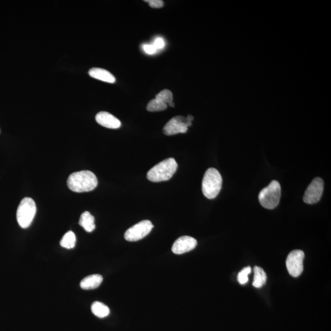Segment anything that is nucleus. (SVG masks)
Here are the masks:
<instances>
[{
	"mask_svg": "<svg viewBox=\"0 0 331 331\" xmlns=\"http://www.w3.org/2000/svg\"><path fill=\"white\" fill-rule=\"evenodd\" d=\"M167 107H168V104L165 102H161L157 99H154L147 104V109L149 112H158V111L166 109Z\"/></svg>",
	"mask_w": 331,
	"mask_h": 331,
	"instance_id": "18",
	"label": "nucleus"
},
{
	"mask_svg": "<svg viewBox=\"0 0 331 331\" xmlns=\"http://www.w3.org/2000/svg\"><path fill=\"white\" fill-rule=\"evenodd\" d=\"M88 74L94 79L101 81L113 83L116 82V78L110 72L102 68H94L90 69Z\"/></svg>",
	"mask_w": 331,
	"mask_h": 331,
	"instance_id": "12",
	"label": "nucleus"
},
{
	"mask_svg": "<svg viewBox=\"0 0 331 331\" xmlns=\"http://www.w3.org/2000/svg\"><path fill=\"white\" fill-rule=\"evenodd\" d=\"M102 277L99 274H93L84 278L80 282L83 290H93L99 287L102 282Z\"/></svg>",
	"mask_w": 331,
	"mask_h": 331,
	"instance_id": "13",
	"label": "nucleus"
},
{
	"mask_svg": "<svg viewBox=\"0 0 331 331\" xmlns=\"http://www.w3.org/2000/svg\"><path fill=\"white\" fill-rule=\"evenodd\" d=\"M197 241L190 236H182L177 239L172 247V251L176 255H181L191 251L197 246Z\"/></svg>",
	"mask_w": 331,
	"mask_h": 331,
	"instance_id": "10",
	"label": "nucleus"
},
{
	"mask_svg": "<svg viewBox=\"0 0 331 331\" xmlns=\"http://www.w3.org/2000/svg\"><path fill=\"white\" fill-rule=\"evenodd\" d=\"M186 119H187L188 121L191 122L194 119V118L193 116L189 115L187 116V118H186Z\"/></svg>",
	"mask_w": 331,
	"mask_h": 331,
	"instance_id": "24",
	"label": "nucleus"
},
{
	"mask_svg": "<svg viewBox=\"0 0 331 331\" xmlns=\"http://www.w3.org/2000/svg\"><path fill=\"white\" fill-rule=\"evenodd\" d=\"M145 2H149V6L152 8H160L164 6L162 0H145Z\"/></svg>",
	"mask_w": 331,
	"mask_h": 331,
	"instance_id": "21",
	"label": "nucleus"
},
{
	"mask_svg": "<svg viewBox=\"0 0 331 331\" xmlns=\"http://www.w3.org/2000/svg\"><path fill=\"white\" fill-rule=\"evenodd\" d=\"M222 177L215 168L208 169L202 182V190L204 195L209 199L215 198L220 191Z\"/></svg>",
	"mask_w": 331,
	"mask_h": 331,
	"instance_id": "3",
	"label": "nucleus"
},
{
	"mask_svg": "<svg viewBox=\"0 0 331 331\" xmlns=\"http://www.w3.org/2000/svg\"><path fill=\"white\" fill-rule=\"evenodd\" d=\"M76 238L73 232H68L60 241V246L67 249H73L76 246Z\"/></svg>",
	"mask_w": 331,
	"mask_h": 331,
	"instance_id": "17",
	"label": "nucleus"
},
{
	"mask_svg": "<svg viewBox=\"0 0 331 331\" xmlns=\"http://www.w3.org/2000/svg\"><path fill=\"white\" fill-rule=\"evenodd\" d=\"M304 257V253L300 250H293L288 255L286 258V265L291 276L297 277L302 274L304 269L303 261Z\"/></svg>",
	"mask_w": 331,
	"mask_h": 331,
	"instance_id": "7",
	"label": "nucleus"
},
{
	"mask_svg": "<svg viewBox=\"0 0 331 331\" xmlns=\"http://www.w3.org/2000/svg\"><path fill=\"white\" fill-rule=\"evenodd\" d=\"M251 272L252 268L249 266L242 270V271L239 272L238 276L239 283L241 285L246 284L249 280L248 275L251 273Z\"/></svg>",
	"mask_w": 331,
	"mask_h": 331,
	"instance_id": "20",
	"label": "nucleus"
},
{
	"mask_svg": "<svg viewBox=\"0 0 331 331\" xmlns=\"http://www.w3.org/2000/svg\"><path fill=\"white\" fill-rule=\"evenodd\" d=\"M91 311L94 315L103 318L109 315L110 310L107 305L100 302H94L91 305Z\"/></svg>",
	"mask_w": 331,
	"mask_h": 331,
	"instance_id": "15",
	"label": "nucleus"
},
{
	"mask_svg": "<svg viewBox=\"0 0 331 331\" xmlns=\"http://www.w3.org/2000/svg\"><path fill=\"white\" fill-rule=\"evenodd\" d=\"M157 50H160L163 49L165 46V41H164L163 39L161 38H157L154 41V44H153Z\"/></svg>",
	"mask_w": 331,
	"mask_h": 331,
	"instance_id": "23",
	"label": "nucleus"
},
{
	"mask_svg": "<svg viewBox=\"0 0 331 331\" xmlns=\"http://www.w3.org/2000/svg\"><path fill=\"white\" fill-rule=\"evenodd\" d=\"M37 213L34 200L30 197H25L22 200L17 210V220L19 226L26 229L29 228Z\"/></svg>",
	"mask_w": 331,
	"mask_h": 331,
	"instance_id": "5",
	"label": "nucleus"
},
{
	"mask_svg": "<svg viewBox=\"0 0 331 331\" xmlns=\"http://www.w3.org/2000/svg\"><path fill=\"white\" fill-rule=\"evenodd\" d=\"M155 99L159 100L161 102H165L166 104H169L173 102L172 93L169 90L161 91V92L156 95Z\"/></svg>",
	"mask_w": 331,
	"mask_h": 331,
	"instance_id": "19",
	"label": "nucleus"
},
{
	"mask_svg": "<svg viewBox=\"0 0 331 331\" xmlns=\"http://www.w3.org/2000/svg\"><path fill=\"white\" fill-rule=\"evenodd\" d=\"M96 121L101 126L110 129H118L121 122L118 118L107 112H100L96 116Z\"/></svg>",
	"mask_w": 331,
	"mask_h": 331,
	"instance_id": "11",
	"label": "nucleus"
},
{
	"mask_svg": "<svg viewBox=\"0 0 331 331\" xmlns=\"http://www.w3.org/2000/svg\"><path fill=\"white\" fill-rule=\"evenodd\" d=\"M323 190V180L320 177L315 178L306 189L303 201L308 204H315L320 200Z\"/></svg>",
	"mask_w": 331,
	"mask_h": 331,
	"instance_id": "8",
	"label": "nucleus"
},
{
	"mask_svg": "<svg viewBox=\"0 0 331 331\" xmlns=\"http://www.w3.org/2000/svg\"><path fill=\"white\" fill-rule=\"evenodd\" d=\"M143 47L144 51H145L147 54H154L157 51V49L155 48L153 44H144Z\"/></svg>",
	"mask_w": 331,
	"mask_h": 331,
	"instance_id": "22",
	"label": "nucleus"
},
{
	"mask_svg": "<svg viewBox=\"0 0 331 331\" xmlns=\"http://www.w3.org/2000/svg\"><path fill=\"white\" fill-rule=\"evenodd\" d=\"M68 188L76 193H83L94 190L98 185L96 175L90 171L74 172L69 176Z\"/></svg>",
	"mask_w": 331,
	"mask_h": 331,
	"instance_id": "1",
	"label": "nucleus"
},
{
	"mask_svg": "<svg viewBox=\"0 0 331 331\" xmlns=\"http://www.w3.org/2000/svg\"><path fill=\"white\" fill-rule=\"evenodd\" d=\"M169 105H170L171 107H174V102H171V103H169Z\"/></svg>",
	"mask_w": 331,
	"mask_h": 331,
	"instance_id": "25",
	"label": "nucleus"
},
{
	"mask_svg": "<svg viewBox=\"0 0 331 331\" xmlns=\"http://www.w3.org/2000/svg\"><path fill=\"white\" fill-rule=\"evenodd\" d=\"M254 279L253 286L255 288H260L265 284L267 280V275L264 270L260 267L255 266L254 268Z\"/></svg>",
	"mask_w": 331,
	"mask_h": 331,
	"instance_id": "16",
	"label": "nucleus"
},
{
	"mask_svg": "<svg viewBox=\"0 0 331 331\" xmlns=\"http://www.w3.org/2000/svg\"><path fill=\"white\" fill-rule=\"evenodd\" d=\"M177 167V163L174 158H168L150 169L147 175V179L153 182L167 181L173 176Z\"/></svg>",
	"mask_w": 331,
	"mask_h": 331,
	"instance_id": "2",
	"label": "nucleus"
},
{
	"mask_svg": "<svg viewBox=\"0 0 331 331\" xmlns=\"http://www.w3.org/2000/svg\"><path fill=\"white\" fill-rule=\"evenodd\" d=\"M281 197V186L277 180H272L259 194L260 204L267 209H274L279 205Z\"/></svg>",
	"mask_w": 331,
	"mask_h": 331,
	"instance_id": "4",
	"label": "nucleus"
},
{
	"mask_svg": "<svg viewBox=\"0 0 331 331\" xmlns=\"http://www.w3.org/2000/svg\"><path fill=\"white\" fill-rule=\"evenodd\" d=\"M79 224L80 226L88 233L92 232L96 228L94 216L87 211L83 212L80 216Z\"/></svg>",
	"mask_w": 331,
	"mask_h": 331,
	"instance_id": "14",
	"label": "nucleus"
},
{
	"mask_svg": "<svg viewBox=\"0 0 331 331\" xmlns=\"http://www.w3.org/2000/svg\"><path fill=\"white\" fill-rule=\"evenodd\" d=\"M154 228L150 220H143L131 227L125 233V239L127 241L135 242L141 240L151 232Z\"/></svg>",
	"mask_w": 331,
	"mask_h": 331,
	"instance_id": "6",
	"label": "nucleus"
},
{
	"mask_svg": "<svg viewBox=\"0 0 331 331\" xmlns=\"http://www.w3.org/2000/svg\"><path fill=\"white\" fill-rule=\"evenodd\" d=\"M192 125L191 122L188 121L186 118L183 116H176L172 118L164 127V134L172 136L178 133L187 132L188 128Z\"/></svg>",
	"mask_w": 331,
	"mask_h": 331,
	"instance_id": "9",
	"label": "nucleus"
}]
</instances>
